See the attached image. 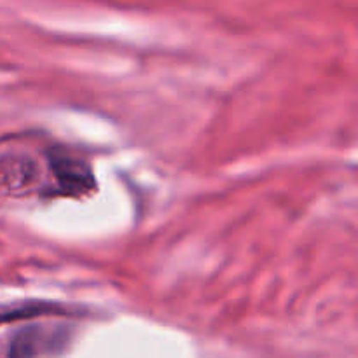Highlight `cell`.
I'll return each instance as SVG.
<instances>
[{
    "label": "cell",
    "instance_id": "obj_1",
    "mask_svg": "<svg viewBox=\"0 0 358 358\" xmlns=\"http://www.w3.org/2000/svg\"><path fill=\"white\" fill-rule=\"evenodd\" d=\"M49 166H51L52 178L56 180V187L65 194H83L94 185L93 175L86 164L66 154H52L49 157Z\"/></svg>",
    "mask_w": 358,
    "mask_h": 358
}]
</instances>
